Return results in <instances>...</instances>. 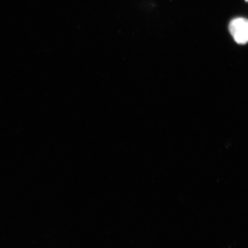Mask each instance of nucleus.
<instances>
[{"label":"nucleus","instance_id":"obj_1","mask_svg":"<svg viewBox=\"0 0 248 248\" xmlns=\"http://www.w3.org/2000/svg\"><path fill=\"white\" fill-rule=\"evenodd\" d=\"M229 31L235 42L240 45L248 42V20L245 18H236L231 21Z\"/></svg>","mask_w":248,"mask_h":248},{"label":"nucleus","instance_id":"obj_2","mask_svg":"<svg viewBox=\"0 0 248 248\" xmlns=\"http://www.w3.org/2000/svg\"><path fill=\"white\" fill-rule=\"evenodd\" d=\"M246 1L248 2V0H246Z\"/></svg>","mask_w":248,"mask_h":248}]
</instances>
